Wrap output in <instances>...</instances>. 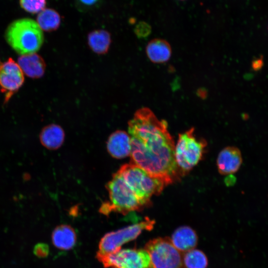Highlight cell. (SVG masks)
<instances>
[{
	"label": "cell",
	"instance_id": "1",
	"mask_svg": "<svg viewBox=\"0 0 268 268\" xmlns=\"http://www.w3.org/2000/svg\"><path fill=\"white\" fill-rule=\"evenodd\" d=\"M131 137V162L166 185L181 175L175 158L174 140L166 121L159 120L147 108L135 113L128 123Z\"/></svg>",
	"mask_w": 268,
	"mask_h": 268
},
{
	"label": "cell",
	"instance_id": "2",
	"mask_svg": "<svg viewBox=\"0 0 268 268\" xmlns=\"http://www.w3.org/2000/svg\"><path fill=\"white\" fill-rule=\"evenodd\" d=\"M8 44L17 53H35L42 46L44 35L36 21L24 18L15 20L7 26L4 34Z\"/></svg>",
	"mask_w": 268,
	"mask_h": 268
},
{
	"label": "cell",
	"instance_id": "3",
	"mask_svg": "<svg viewBox=\"0 0 268 268\" xmlns=\"http://www.w3.org/2000/svg\"><path fill=\"white\" fill-rule=\"evenodd\" d=\"M110 201L101 206L100 213L108 215L112 212L127 214L133 211H140L145 206L140 202L127 184L122 176L117 171L107 185Z\"/></svg>",
	"mask_w": 268,
	"mask_h": 268
},
{
	"label": "cell",
	"instance_id": "4",
	"mask_svg": "<svg viewBox=\"0 0 268 268\" xmlns=\"http://www.w3.org/2000/svg\"><path fill=\"white\" fill-rule=\"evenodd\" d=\"M118 172L145 207L151 204V197L159 195L166 186L162 181L131 162L123 165Z\"/></svg>",
	"mask_w": 268,
	"mask_h": 268
},
{
	"label": "cell",
	"instance_id": "5",
	"mask_svg": "<svg viewBox=\"0 0 268 268\" xmlns=\"http://www.w3.org/2000/svg\"><path fill=\"white\" fill-rule=\"evenodd\" d=\"M194 129L179 134L175 147V158L181 175L190 171L201 160L206 142L198 138Z\"/></svg>",
	"mask_w": 268,
	"mask_h": 268
},
{
	"label": "cell",
	"instance_id": "6",
	"mask_svg": "<svg viewBox=\"0 0 268 268\" xmlns=\"http://www.w3.org/2000/svg\"><path fill=\"white\" fill-rule=\"evenodd\" d=\"M144 249L149 255L152 268H184L183 254L168 237L151 239Z\"/></svg>",
	"mask_w": 268,
	"mask_h": 268
},
{
	"label": "cell",
	"instance_id": "7",
	"mask_svg": "<svg viewBox=\"0 0 268 268\" xmlns=\"http://www.w3.org/2000/svg\"><path fill=\"white\" fill-rule=\"evenodd\" d=\"M155 223L154 220L147 217L137 223L106 233L100 241L97 254L107 255L118 251L123 244L135 239L143 230L152 229Z\"/></svg>",
	"mask_w": 268,
	"mask_h": 268
},
{
	"label": "cell",
	"instance_id": "8",
	"mask_svg": "<svg viewBox=\"0 0 268 268\" xmlns=\"http://www.w3.org/2000/svg\"><path fill=\"white\" fill-rule=\"evenodd\" d=\"M105 268H152L148 252L143 249H124L107 255L96 254Z\"/></svg>",
	"mask_w": 268,
	"mask_h": 268
},
{
	"label": "cell",
	"instance_id": "9",
	"mask_svg": "<svg viewBox=\"0 0 268 268\" xmlns=\"http://www.w3.org/2000/svg\"><path fill=\"white\" fill-rule=\"evenodd\" d=\"M23 74L18 64L11 58L1 63L0 66V86L1 91L5 93V103L23 85L24 81Z\"/></svg>",
	"mask_w": 268,
	"mask_h": 268
},
{
	"label": "cell",
	"instance_id": "10",
	"mask_svg": "<svg viewBox=\"0 0 268 268\" xmlns=\"http://www.w3.org/2000/svg\"><path fill=\"white\" fill-rule=\"evenodd\" d=\"M216 162L220 174L226 175L234 173L238 170L242 162L241 152L237 147H226L219 152Z\"/></svg>",
	"mask_w": 268,
	"mask_h": 268
},
{
	"label": "cell",
	"instance_id": "11",
	"mask_svg": "<svg viewBox=\"0 0 268 268\" xmlns=\"http://www.w3.org/2000/svg\"><path fill=\"white\" fill-rule=\"evenodd\" d=\"M107 148L109 153L117 159L130 156L131 141L130 135L125 131H116L109 137Z\"/></svg>",
	"mask_w": 268,
	"mask_h": 268
},
{
	"label": "cell",
	"instance_id": "12",
	"mask_svg": "<svg viewBox=\"0 0 268 268\" xmlns=\"http://www.w3.org/2000/svg\"><path fill=\"white\" fill-rule=\"evenodd\" d=\"M170 240L177 250L184 253L196 248L198 237L196 232L192 228L184 225L175 230Z\"/></svg>",
	"mask_w": 268,
	"mask_h": 268
},
{
	"label": "cell",
	"instance_id": "13",
	"mask_svg": "<svg viewBox=\"0 0 268 268\" xmlns=\"http://www.w3.org/2000/svg\"><path fill=\"white\" fill-rule=\"evenodd\" d=\"M17 64L23 72L30 78L41 77L45 71L46 64L44 60L36 53L21 55L18 59Z\"/></svg>",
	"mask_w": 268,
	"mask_h": 268
},
{
	"label": "cell",
	"instance_id": "14",
	"mask_svg": "<svg viewBox=\"0 0 268 268\" xmlns=\"http://www.w3.org/2000/svg\"><path fill=\"white\" fill-rule=\"evenodd\" d=\"M52 241L55 247L62 250L72 249L76 242L74 229L67 224L57 226L52 232Z\"/></svg>",
	"mask_w": 268,
	"mask_h": 268
},
{
	"label": "cell",
	"instance_id": "15",
	"mask_svg": "<svg viewBox=\"0 0 268 268\" xmlns=\"http://www.w3.org/2000/svg\"><path fill=\"white\" fill-rule=\"evenodd\" d=\"M39 138L40 142L45 148L56 150L63 144L65 139V133L61 126L51 124L42 130Z\"/></svg>",
	"mask_w": 268,
	"mask_h": 268
},
{
	"label": "cell",
	"instance_id": "16",
	"mask_svg": "<svg viewBox=\"0 0 268 268\" xmlns=\"http://www.w3.org/2000/svg\"><path fill=\"white\" fill-rule=\"evenodd\" d=\"M149 60L154 63H163L168 61L171 55L170 44L161 39H154L150 41L146 48Z\"/></svg>",
	"mask_w": 268,
	"mask_h": 268
},
{
	"label": "cell",
	"instance_id": "17",
	"mask_svg": "<svg viewBox=\"0 0 268 268\" xmlns=\"http://www.w3.org/2000/svg\"><path fill=\"white\" fill-rule=\"evenodd\" d=\"M61 18L59 13L55 9L44 8L39 12L36 22L42 29L46 32L57 30L60 26Z\"/></svg>",
	"mask_w": 268,
	"mask_h": 268
},
{
	"label": "cell",
	"instance_id": "18",
	"mask_svg": "<svg viewBox=\"0 0 268 268\" xmlns=\"http://www.w3.org/2000/svg\"><path fill=\"white\" fill-rule=\"evenodd\" d=\"M88 43L96 53L104 54L109 49L111 43L110 33L105 30H96L88 35Z\"/></svg>",
	"mask_w": 268,
	"mask_h": 268
},
{
	"label": "cell",
	"instance_id": "19",
	"mask_svg": "<svg viewBox=\"0 0 268 268\" xmlns=\"http://www.w3.org/2000/svg\"><path fill=\"white\" fill-rule=\"evenodd\" d=\"M183 263L184 268H206L208 259L202 251L195 248L183 253Z\"/></svg>",
	"mask_w": 268,
	"mask_h": 268
},
{
	"label": "cell",
	"instance_id": "20",
	"mask_svg": "<svg viewBox=\"0 0 268 268\" xmlns=\"http://www.w3.org/2000/svg\"><path fill=\"white\" fill-rule=\"evenodd\" d=\"M19 4L25 11L35 14L45 8L46 0H19Z\"/></svg>",
	"mask_w": 268,
	"mask_h": 268
},
{
	"label": "cell",
	"instance_id": "21",
	"mask_svg": "<svg viewBox=\"0 0 268 268\" xmlns=\"http://www.w3.org/2000/svg\"><path fill=\"white\" fill-rule=\"evenodd\" d=\"M33 253L38 258H46L49 253V246L44 243H39L35 245L33 249Z\"/></svg>",
	"mask_w": 268,
	"mask_h": 268
},
{
	"label": "cell",
	"instance_id": "22",
	"mask_svg": "<svg viewBox=\"0 0 268 268\" xmlns=\"http://www.w3.org/2000/svg\"><path fill=\"white\" fill-rule=\"evenodd\" d=\"M101 0H76L77 4L82 8H89L95 6Z\"/></svg>",
	"mask_w": 268,
	"mask_h": 268
},
{
	"label": "cell",
	"instance_id": "23",
	"mask_svg": "<svg viewBox=\"0 0 268 268\" xmlns=\"http://www.w3.org/2000/svg\"><path fill=\"white\" fill-rule=\"evenodd\" d=\"M1 62L0 61V66L1 65Z\"/></svg>",
	"mask_w": 268,
	"mask_h": 268
}]
</instances>
